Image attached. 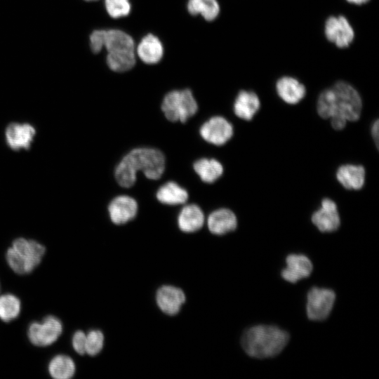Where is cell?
Segmentation results:
<instances>
[{
    "label": "cell",
    "instance_id": "6da1fadb",
    "mask_svg": "<svg viewBox=\"0 0 379 379\" xmlns=\"http://www.w3.org/2000/svg\"><path fill=\"white\" fill-rule=\"evenodd\" d=\"M362 100L358 91L349 83L339 81L319 95L317 111L322 119H330L331 126L343 129L347 121H356L361 116Z\"/></svg>",
    "mask_w": 379,
    "mask_h": 379
},
{
    "label": "cell",
    "instance_id": "7a4b0ae2",
    "mask_svg": "<svg viewBox=\"0 0 379 379\" xmlns=\"http://www.w3.org/2000/svg\"><path fill=\"white\" fill-rule=\"evenodd\" d=\"M166 159L159 150L151 147H139L126 154L115 168L117 183L129 188L136 181V173L141 171L150 180L159 179L165 170Z\"/></svg>",
    "mask_w": 379,
    "mask_h": 379
},
{
    "label": "cell",
    "instance_id": "3957f363",
    "mask_svg": "<svg viewBox=\"0 0 379 379\" xmlns=\"http://www.w3.org/2000/svg\"><path fill=\"white\" fill-rule=\"evenodd\" d=\"M288 340V333L277 326L258 325L244 333L241 343L248 355L264 359L279 354Z\"/></svg>",
    "mask_w": 379,
    "mask_h": 379
},
{
    "label": "cell",
    "instance_id": "277c9868",
    "mask_svg": "<svg viewBox=\"0 0 379 379\" xmlns=\"http://www.w3.org/2000/svg\"><path fill=\"white\" fill-rule=\"evenodd\" d=\"M45 251V247L35 240L18 238L7 250L6 259L14 272L25 274L39 265Z\"/></svg>",
    "mask_w": 379,
    "mask_h": 379
},
{
    "label": "cell",
    "instance_id": "5b68a950",
    "mask_svg": "<svg viewBox=\"0 0 379 379\" xmlns=\"http://www.w3.org/2000/svg\"><path fill=\"white\" fill-rule=\"evenodd\" d=\"M161 108L166 118L170 121L185 123L197 113L198 105L192 92L185 88L171 91L166 93Z\"/></svg>",
    "mask_w": 379,
    "mask_h": 379
},
{
    "label": "cell",
    "instance_id": "8992f818",
    "mask_svg": "<svg viewBox=\"0 0 379 379\" xmlns=\"http://www.w3.org/2000/svg\"><path fill=\"white\" fill-rule=\"evenodd\" d=\"M62 332L60 320L54 316L46 317L41 322L34 321L29 324L27 336L35 346L46 347L55 343Z\"/></svg>",
    "mask_w": 379,
    "mask_h": 379
},
{
    "label": "cell",
    "instance_id": "52a82bcc",
    "mask_svg": "<svg viewBox=\"0 0 379 379\" xmlns=\"http://www.w3.org/2000/svg\"><path fill=\"white\" fill-rule=\"evenodd\" d=\"M335 294L328 288H312L307 295V314L310 320L326 319L334 304Z\"/></svg>",
    "mask_w": 379,
    "mask_h": 379
},
{
    "label": "cell",
    "instance_id": "ba28073f",
    "mask_svg": "<svg viewBox=\"0 0 379 379\" xmlns=\"http://www.w3.org/2000/svg\"><path fill=\"white\" fill-rule=\"evenodd\" d=\"M324 34L328 41L340 48L348 47L354 38V29L343 15L328 17L324 25Z\"/></svg>",
    "mask_w": 379,
    "mask_h": 379
},
{
    "label": "cell",
    "instance_id": "9c48e42d",
    "mask_svg": "<svg viewBox=\"0 0 379 379\" xmlns=\"http://www.w3.org/2000/svg\"><path fill=\"white\" fill-rule=\"evenodd\" d=\"M199 133L206 142L220 146L232 138L234 129L232 124L225 118L214 116L201 126Z\"/></svg>",
    "mask_w": 379,
    "mask_h": 379
},
{
    "label": "cell",
    "instance_id": "30bf717a",
    "mask_svg": "<svg viewBox=\"0 0 379 379\" xmlns=\"http://www.w3.org/2000/svg\"><path fill=\"white\" fill-rule=\"evenodd\" d=\"M312 222L321 232H333L340 225V218L338 207L334 201L324 198L321 206L312 215Z\"/></svg>",
    "mask_w": 379,
    "mask_h": 379
},
{
    "label": "cell",
    "instance_id": "8fae6325",
    "mask_svg": "<svg viewBox=\"0 0 379 379\" xmlns=\"http://www.w3.org/2000/svg\"><path fill=\"white\" fill-rule=\"evenodd\" d=\"M35 135V128L27 123H11L5 130L6 142L14 150L29 149Z\"/></svg>",
    "mask_w": 379,
    "mask_h": 379
},
{
    "label": "cell",
    "instance_id": "7c38bea8",
    "mask_svg": "<svg viewBox=\"0 0 379 379\" xmlns=\"http://www.w3.org/2000/svg\"><path fill=\"white\" fill-rule=\"evenodd\" d=\"M155 298L161 311L170 316L178 314L185 302L183 291L171 285L161 286L156 293Z\"/></svg>",
    "mask_w": 379,
    "mask_h": 379
},
{
    "label": "cell",
    "instance_id": "4fadbf2b",
    "mask_svg": "<svg viewBox=\"0 0 379 379\" xmlns=\"http://www.w3.org/2000/svg\"><path fill=\"white\" fill-rule=\"evenodd\" d=\"M138 203L132 197L120 195L114 198L108 206L111 221L115 225H123L133 220L138 213Z\"/></svg>",
    "mask_w": 379,
    "mask_h": 379
},
{
    "label": "cell",
    "instance_id": "5bb4252c",
    "mask_svg": "<svg viewBox=\"0 0 379 379\" xmlns=\"http://www.w3.org/2000/svg\"><path fill=\"white\" fill-rule=\"evenodd\" d=\"M286 267L281 274L284 279L291 283L308 277L312 271V264L305 255L290 254L286 258Z\"/></svg>",
    "mask_w": 379,
    "mask_h": 379
},
{
    "label": "cell",
    "instance_id": "9a60e30c",
    "mask_svg": "<svg viewBox=\"0 0 379 379\" xmlns=\"http://www.w3.org/2000/svg\"><path fill=\"white\" fill-rule=\"evenodd\" d=\"M275 88L279 97L290 105L298 103L306 95L305 86L295 78L289 76L279 78Z\"/></svg>",
    "mask_w": 379,
    "mask_h": 379
},
{
    "label": "cell",
    "instance_id": "2e32d148",
    "mask_svg": "<svg viewBox=\"0 0 379 379\" xmlns=\"http://www.w3.org/2000/svg\"><path fill=\"white\" fill-rule=\"evenodd\" d=\"M207 226L212 234L222 235L237 228V219L232 211L228 208H219L208 215Z\"/></svg>",
    "mask_w": 379,
    "mask_h": 379
},
{
    "label": "cell",
    "instance_id": "e0dca14e",
    "mask_svg": "<svg viewBox=\"0 0 379 379\" xmlns=\"http://www.w3.org/2000/svg\"><path fill=\"white\" fill-rule=\"evenodd\" d=\"M260 108V101L252 91L242 90L235 98L233 110L235 115L246 121H251Z\"/></svg>",
    "mask_w": 379,
    "mask_h": 379
},
{
    "label": "cell",
    "instance_id": "ac0fdd59",
    "mask_svg": "<svg viewBox=\"0 0 379 379\" xmlns=\"http://www.w3.org/2000/svg\"><path fill=\"white\" fill-rule=\"evenodd\" d=\"M136 53L143 62L154 65L162 58L164 46L157 36L148 34L143 36L138 44Z\"/></svg>",
    "mask_w": 379,
    "mask_h": 379
},
{
    "label": "cell",
    "instance_id": "d6986e66",
    "mask_svg": "<svg viewBox=\"0 0 379 379\" xmlns=\"http://www.w3.org/2000/svg\"><path fill=\"white\" fill-rule=\"evenodd\" d=\"M366 171L361 165L344 164L338 168L336 178L343 187L350 190H361L365 183Z\"/></svg>",
    "mask_w": 379,
    "mask_h": 379
},
{
    "label": "cell",
    "instance_id": "ffe728a7",
    "mask_svg": "<svg viewBox=\"0 0 379 379\" xmlns=\"http://www.w3.org/2000/svg\"><path fill=\"white\" fill-rule=\"evenodd\" d=\"M205 221L202 210L196 204L183 206L178 216L179 229L186 233L195 232L200 230Z\"/></svg>",
    "mask_w": 379,
    "mask_h": 379
},
{
    "label": "cell",
    "instance_id": "44dd1931",
    "mask_svg": "<svg viewBox=\"0 0 379 379\" xmlns=\"http://www.w3.org/2000/svg\"><path fill=\"white\" fill-rule=\"evenodd\" d=\"M107 53L135 51L133 38L126 32L117 29L105 31V45Z\"/></svg>",
    "mask_w": 379,
    "mask_h": 379
},
{
    "label": "cell",
    "instance_id": "7402d4cb",
    "mask_svg": "<svg viewBox=\"0 0 379 379\" xmlns=\"http://www.w3.org/2000/svg\"><path fill=\"white\" fill-rule=\"evenodd\" d=\"M156 197L161 204L174 206L185 204L189 194L186 190L176 182L169 181L159 188Z\"/></svg>",
    "mask_w": 379,
    "mask_h": 379
},
{
    "label": "cell",
    "instance_id": "603a6c76",
    "mask_svg": "<svg viewBox=\"0 0 379 379\" xmlns=\"http://www.w3.org/2000/svg\"><path fill=\"white\" fill-rule=\"evenodd\" d=\"M193 168L201 180L206 183L215 182L223 173L222 165L214 159H198L194 163Z\"/></svg>",
    "mask_w": 379,
    "mask_h": 379
},
{
    "label": "cell",
    "instance_id": "cb8c5ba5",
    "mask_svg": "<svg viewBox=\"0 0 379 379\" xmlns=\"http://www.w3.org/2000/svg\"><path fill=\"white\" fill-rule=\"evenodd\" d=\"M48 373L55 379H69L75 373L76 366L71 357L64 354L54 357L48 364Z\"/></svg>",
    "mask_w": 379,
    "mask_h": 379
},
{
    "label": "cell",
    "instance_id": "d4e9b609",
    "mask_svg": "<svg viewBox=\"0 0 379 379\" xmlns=\"http://www.w3.org/2000/svg\"><path fill=\"white\" fill-rule=\"evenodd\" d=\"M187 8L191 15H201L207 21L215 20L220 13L217 0H188Z\"/></svg>",
    "mask_w": 379,
    "mask_h": 379
},
{
    "label": "cell",
    "instance_id": "484cf974",
    "mask_svg": "<svg viewBox=\"0 0 379 379\" xmlns=\"http://www.w3.org/2000/svg\"><path fill=\"white\" fill-rule=\"evenodd\" d=\"M135 52L128 51L119 53H107V66L114 72H124L130 70L135 65Z\"/></svg>",
    "mask_w": 379,
    "mask_h": 379
},
{
    "label": "cell",
    "instance_id": "4316f807",
    "mask_svg": "<svg viewBox=\"0 0 379 379\" xmlns=\"http://www.w3.org/2000/svg\"><path fill=\"white\" fill-rule=\"evenodd\" d=\"M20 299L15 295L6 293L0 295V319L9 322L17 318L20 312Z\"/></svg>",
    "mask_w": 379,
    "mask_h": 379
},
{
    "label": "cell",
    "instance_id": "83f0119b",
    "mask_svg": "<svg viewBox=\"0 0 379 379\" xmlns=\"http://www.w3.org/2000/svg\"><path fill=\"white\" fill-rule=\"evenodd\" d=\"M105 6L109 15L115 19L127 16L131 10L129 0H105Z\"/></svg>",
    "mask_w": 379,
    "mask_h": 379
},
{
    "label": "cell",
    "instance_id": "f1b7e54d",
    "mask_svg": "<svg viewBox=\"0 0 379 379\" xmlns=\"http://www.w3.org/2000/svg\"><path fill=\"white\" fill-rule=\"evenodd\" d=\"M104 345V335L99 330H91L86 335V353L95 356L100 352Z\"/></svg>",
    "mask_w": 379,
    "mask_h": 379
},
{
    "label": "cell",
    "instance_id": "f546056e",
    "mask_svg": "<svg viewBox=\"0 0 379 379\" xmlns=\"http://www.w3.org/2000/svg\"><path fill=\"white\" fill-rule=\"evenodd\" d=\"M105 29L94 30L90 35V47L95 53L100 52L104 48Z\"/></svg>",
    "mask_w": 379,
    "mask_h": 379
},
{
    "label": "cell",
    "instance_id": "4dcf8cb0",
    "mask_svg": "<svg viewBox=\"0 0 379 379\" xmlns=\"http://www.w3.org/2000/svg\"><path fill=\"white\" fill-rule=\"evenodd\" d=\"M86 334L82 331H76L72 340V347L79 354L83 355L86 353Z\"/></svg>",
    "mask_w": 379,
    "mask_h": 379
},
{
    "label": "cell",
    "instance_id": "1f68e13d",
    "mask_svg": "<svg viewBox=\"0 0 379 379\" xmlns=\"http://www.w3.org/2000/svg\"><path fill=\"white\" fill-rule=\"evenodd\" d=\"M378 120L376 119L373 123L371 130L372 138H373L377 147H378Z\"/></svg>",
    "mask_w": 379,
    "mask_h": 379
},
{
    "label": "cell",
    "instance_id": "d6a6232c",
    "mask_svg": "<svg viewBox=\"0 0 379 379\" xmlns=\"http://www.w3.org/2000/svg\"><path fill=\"white\" fill-rule=\"evenodd\" d=\"M350 4L355 5H363L368 3L370 0H346Z\"/></svg>",
    "mask_w": 379,
    "mask_h": 379
},
{
    "label": "cell",
    "instance_id": "836d02e7",
    "mask_svg": "<svg viewBox=\"0 0 379 379\" xmlns=\"http://www.w3.org/2000/svg\"><path fill=\"white\" fill-rule=\"evenodd\" d=\"M86 1H95V0H86Z\"/></svg>",
    "mask_w": 379,
    "mask_h": 379
}]
</instances>
